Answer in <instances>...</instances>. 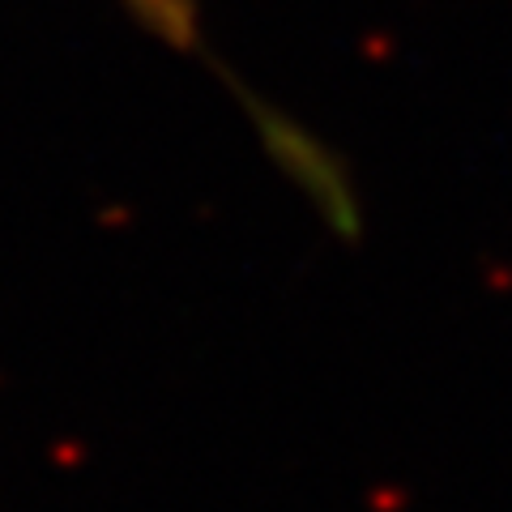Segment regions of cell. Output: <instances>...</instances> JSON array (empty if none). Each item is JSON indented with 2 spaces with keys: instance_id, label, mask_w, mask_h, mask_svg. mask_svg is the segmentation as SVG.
Instances as JSON below:
<instances>
[{
  "instance_id": "1",
  "label": "cell",
  "mask_w": 512,
  "mask_h": 512,
  "mask_svg": "<svg viewBox=\"0 0 512 512\" xmlns=\"http://www.w3.org/2000/svg\"><path fill=\"white\" fill-rule=\"evenodd\" d=\"M120 5L133 13L154 39L175 47V52H192V56L205 52L197 5H192V0H120Z\"/></svg>"
}]
</instances>
